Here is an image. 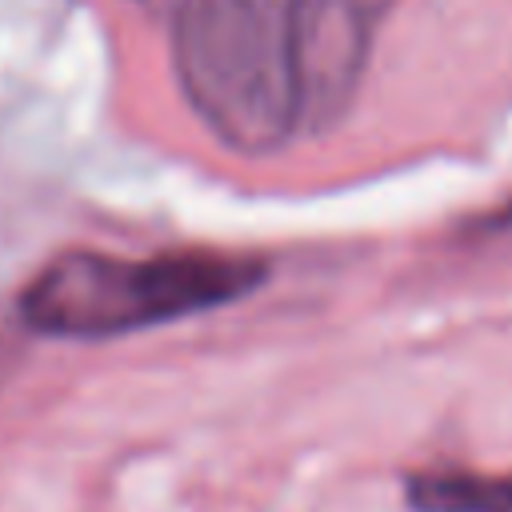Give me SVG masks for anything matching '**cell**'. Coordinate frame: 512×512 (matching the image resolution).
<instances>
[{
	"instance_id": "obj_1",
	"label": "cell",
	"mask_w": 512,
	"mask_h": 512,
	"mask_svg": "<svg viewBox=\"0 0 512 512\" xmlns=\"http://www.w3.org/2000/svg\"><path fill=\"white\" fill-rule=\"evenodd\" d=\"M264 276L268 264L244 252L176 248L116 256L80 248L60 252L28 280L20 316L40 336L108 340L244 300Z\"/></svg>"
},
{
	"instance_id": "obj_2",
	"label": "cell",
	"mask_w": 512,
	"mask_h": 512,
	"mask_svg": "<svg viewBox=\"0 0 512 512\" xmlns=\"http://www.w3.org/2000/svg\"><path fill=\"white\" fill-rule=\"evenodd\" d=\"M172 68L192 112L236 152H272L300 132V92L276 0H184Z\"/></svg>"
},
{
	"instance_id": "obj_3",
	"label": "cell",
	"mask_w": 512,
	"mask_h": 512,
	"mask_svg": "<svg viewBox=\"0 0 512 512\" xmlns=\"http://www.w3.org/2000/svg\"><path fill=\"white\" fill-rule=\"evenodd\" d=\"M392 0H288L284 28L300 92V132L332 128L356 100Z\"/></svg>"
},
{
	"instance_id": "obj_4",
	"label": "cell",
	"mask_w": 512,
	"mask_h": 512,
	"mask_svg": "<svg viewBox=\"0 0 512 512\" xmlns=\"http://www.w3.org/2000/svg\"><path fill=\"white\" fill-rule=\"evenodd\" d=\"M404 492L416 512H512V472L420 468Z\"/></svg>"
},
{
	"instance_id": "obj_5",
	"label": "cell",
	"mask_w": 512,
	"mask_h": 512,
	"mask_svg": "<svg viewBox=\"0 0 512 512\" xmlns=\"http://www.w3.org/2000/svg\"><path fill=\"white\" fill-rule=\"evenodd\" d=\"M492 228H512V204L504 208V212H492V220H488Z\"/></svg>"
}]
</instances>
